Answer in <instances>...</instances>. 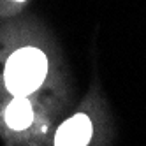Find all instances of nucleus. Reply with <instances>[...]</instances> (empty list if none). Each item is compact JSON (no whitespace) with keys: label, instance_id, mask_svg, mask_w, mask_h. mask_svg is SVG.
Here are the masks:
<instances>
[{"label":"nucleus","instance_id":"nucleus-1","mask_svg":"<svg viewBox=\"0 0 146 146\" xmlns=\"http://www.w3.org/2000/svg\"><path fill=\"white\" fill-rule=\"evenodd\" d=\"M48 60L40 49L21 48L5 64V86L16 97H25L35 92L46 78Z\"/></svg>","mask_w":146,"mask_h":146},{"label":"nucleus","instance_id":"nucleus-2","mask_svg":"<svg viewBox=\"0 0 146 146\" xmlns=\"http://www.w3.org/2000/svg\"><path fill=\"white\" fill-rule=\"evenodd\" d=\"M93 127L86 114H76L67 120L55 135V146H86L92 139Z\"/></svg>","mask_w":146,"mask_h":146},{"label":"nucleus","instance_id":"nucleus-3","mask_svg":"<svg viewBox=\"0 0 146 146\" xmlns=\"http://www.w3.org/2000/svg\"><path fill=\"white\" fill-rule=\"evenodd\" d=\"M34 120V111L30 102L25 97H16L7 106L5 111V121L14 130H25Z\"/></svg>","mask_w":146,"mask_h":146},{"label":"nucleus","instance_id":"nucleus-4","mask_svg":"<svg viewBox=\"0 0 146 146\" xmlns=\"http://www.w3.org/2000/svg\"><path fill=\"white\" fill-rule=\"evenodd\" d=\"M18 2H23V0H18Z\"/></svg>","mask_w":146,"mask_h":146}]
</instances>
